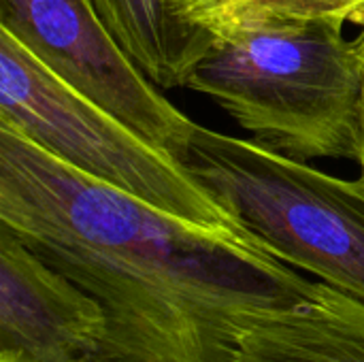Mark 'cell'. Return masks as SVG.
I'll use <instances>...</instances> for the list:
<instances>
[{
    "mask_svg": "<svg viewBox=\"0 0 364 362\" xmlns=\"http://www.w3.org/2000/svg\"><path fill=\"white\" fill-rule=\"evenodd\" d=\"M364 0H186L188 15L215 38L264 19L335 17L352 21Z\"/></svg>",
    "mask_w": 364,
    "mask_h": 362,
    "instance_id": "8",
    "label": "cell"
},
{
    "mask_svg": "<svg viewBox=\"0 0 364 362\" xmlns=\"http://www.w3.org/2000/svg\"><path fill=\"white\" fill-rule=\"evenodd\" d=\"M343 19H264L218 36L186 87L213 98L241 128L286 156L360 162L364 28Z\"/></svg>",
    "mask_w": 364,
    "mask_h": 362,
    "instance_id": "1",
    "label": "cell"
},
{
    "mask_svg": "<svg viewBox=\"0 0 364 362\" xmlns=\"http://www.w3.org/2000/svg\"><path fill=\"white\" fill-rule=\"evenodd\" d=\"M168 154L277 258L364 301V173L333 177L196 122Z\"/></svg>",
    "mask_w": 364,
    "mask_h": 362,
    "instance_id": "2",
    "label": "cell"
},
{
    "mask_svg": "<svg viewBox=\"0 0 364 362\" xmlns=\"http://www.w3.org/2000/svg\"><path fill=\"white\" fill-rule=\"evenodd\" d=\"M0 28L64 83L166 151L194 124L158 92L90 0H0Z\"/></svg>",
    "mask_w": 364,
    "mask_h": 362,
    "instance_id": "4",
    "label": "cell"
},
{
    "mask_svg": "<svg viewBox=\"0 0 364 362\" xmlns=\"http://www.w3.org/2000/svg\"><path fill=\"white\" fill-rule=\"evenodd\" d=\"M237 362H364V301L318 282L301 303L256 318Z\"/></svg>",
    "mask_w": 364,
    "mask_h": 362,
    "instance_id": "6",
    "label": "cell"
},
{
    "mask_svg": "<svg viewBox=\"0 0 364 362\" xmlns=\"http://www.w3.org/2000/svg\"><path fill=\"white\" fill-rule=\"evenodd\" d=\"M0 124L66 166L156 209L200 226L250 233L166 149L64 83L2 28Z\"/></svg>",
    "mask_w": 364,
    "mask_h": 362,
    "instance_id": "3",
    "label": "cell"
},
{
    "mask_svg": "<svg viewBox=\"0 0 364 362\" xmlns=\"http://www.w3.org/2000/svg\"><path fill=\"white\" fill-rule=\"evenodd\" d=\"M360 166H363V173H364V151H363V158H360Z\"/></svg>",
    "mask_w": 364,
    "mask_h": 362,
    "instance_id": "10",
    "label": "cell"
},
{
    "mask_svg": "<svg viewBox=\"0 0 364 362\" xmlns=\"http://www.w3.org/2000/svg\"><path fill=\"white\" fill-rule=\"evenodd\" d=\"M105 326L87 290L0 228V362H83Z\"/></svg>",
    "mask_w": 364,
    "mask_h": 362,
    "instance_id": "5",
    "label": "cell"
},
{
    "mask_svg": "<svg viewBox=\"0 0 364 362\" xmlns=\"http://www.w3.org/2000/svg\"><path fill=\"white\" fill-rule=\"evenodd\" d=\"M113 38L158 87H186L215 36L196 23L186 0H90Z\"/></svg>",
    "mask_w": 364,
    "mask_h": 362,
    "instance_id": "7",
    "label": "cell"
},
{
    "mask_svg": "<svg viewBox=\"0 0 364 362\" xmlns=\"http://www.w3.org/2000/svg\"><path fill=\"white\" fill-rule=\"evenodd\" d=\"M352 21H354V23H358L360 28H364V6L358 11V13H356V15H354V17H352Z\"/></svg>",
    "mask_w": 364,
    "mask_h": 362,
    "instance_id": "9",
    "label": "cell"
}]
</instances>
